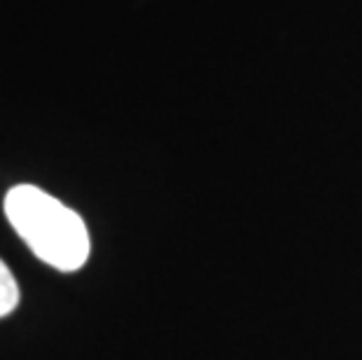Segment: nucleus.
Returning <instances> with one entry per match:
<instances>
[{"mask_svg": "<svg viewBox=\"0 0 362 360\" xmlns=\"http://www.w3.org/2000/svg\"><path fill=\"white\" fill-rule=\"evenodd\" d=\"M5 216L33 255L54 269L78 272L89 257L84 220L35 185H14L5 197Z\"/></svg>", "mask_w": 362, "mask_h": 360, "instance_id": "1", "label": "nucleus"}, {"mask_svg": "<svg viewBox=\"0 0 362 360\" xmlns=\"http://www.w3.org/2000/svg\"><path fill=\"white\" fill-rule=\"evenodd\" d=\"M19 304V286L14 281L12 272L7 269V265L0 260V318L7 316L17 309Z\"/></svg>", "mask_w": 362, "mask_h": 360, "instance_id": "2", "label": "nucleus"}]
</instances>
